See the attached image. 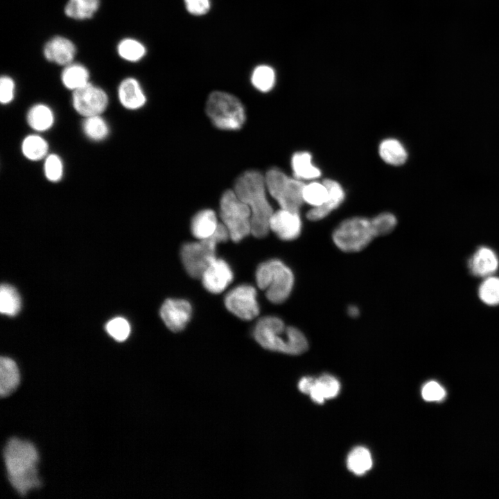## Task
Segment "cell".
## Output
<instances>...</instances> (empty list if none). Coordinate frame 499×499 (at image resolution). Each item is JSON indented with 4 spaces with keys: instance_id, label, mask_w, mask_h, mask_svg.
<instances>
[{
    "instance_id": "cell-1",
    "label": "cell",
    "mask_w": 499,
    "mask_h": 499,
    "mask_svg": "<svg viewBox=\"0 0 499 499\" xmlns=\"http://www.w3.org/2000/svg\"><path fill=\"white\" fill-rule=\"evenodd\" d=\"M3 459L8 480L21 496L41 487L37 470L39 454L32 443L11 438L4 448Z\"/></svg>"
},
{
    "instance_id": "cell-2",
    "label": "cell",
    "mask_w": 499,
    "mask_h": 499,
    "mask_svg": "<svg viewBox=\"0 0 499 499\" xmlns=\"http://www.w3.org/2000/svg\"><path fill=\"white\" fill-rule=\"evenodd\" d=\"M265 180L258 171L248 170L240 175L234 185L236 195L251 211L252 234L265 237L270 230V220L274 213L265 195Z\"/></svg>"
},
{
    "instance_id": "cell-3",
    "label": "cell",
    "mask_w": 499,
    "mask_h": 499,
    "mask_svg": "<svg viewBox=\"0 0 499 499\" xmlns=\"http://www.w3.org/2000/svg\"><path fill=\"white\" fill-rule=\"evenodd\" d=\"M256 341L264 349L289 355H299L308 347V341L298 329L286 326L274 316L264 317L256 323L254 331Z\"/></svg>"
},
{
    "instance_id": "cell-4",
    "label": "cell",
    "mask_w": 499,
    "mask_h": 499,
    "mask_svg": "<svg viewBox=\"0 0 499 499\" xmlns=\"http://www.w3.org/2000/svg\"><path fill=\"white\" fill-rule=\"evenodd\" d=\"M256 279L259 288L265 290L267 298L274 304L286 301L294 285L292 270L279 259L261 263L257 268Z\"/></svg>"
},
{
    "instance_id": "cell-5",
    "label": "cell",
    "mask_w": 499,
    "mask_h": 499,
    "mask_svg": "<svg viewBox=\"0 0 499 499\" xmlns=\"http://www.w3.org/2000/svg\"><path fill=\"white\" fill-rule=\"evenodd\" d=\"M229 238L225 226L219 223L215 233L210 237L198 242H191L183 245L181 258L183 265L193 278H201L204 271L216 259V246Z\"/></svg>"
},
{
    "instance_id": "cell-6",
    "label": "cell",
    "mask_w": 499,
    "mask_h": 499,
    "mask_svg": "<svg viewBox=\"0 0 499 499\" xmlns=\"http://www.w3.org/2000/svg\"><path fill=\"white\" fill-rule=\"evenodd\" d=\"M206 112L214 125L222 130H238L245 120L239 99L224 91H215L209 94Z\"/></svg>"
},
{
    "instance_id": "cell-7",
    "label": "cell",
    "mask_w": 499,
    "mask_h": 499,
    "mask_svg": "<svg viewBox=\"0 0 499 499\" xmlns=\"http://www.w3.org/2000/svg\"><path fill=\"white\" fill-rule=\"evenodd\" d=\"M220 211L222 224L233 241L239 242L252 234L251 211L234 191L227 190L222 194Z\"/></svg>"
},
{
    "instance_id": "cell-8",
    "label": "cell",
    "mask_w": 499,
    "mask_h": 499,
    "mask_svg": "<svg viewBox=\"0 0 499 499\" xmlns=\"http://www.w3.org/2000/svg\"><path fill=\"white\" fill-rule=\"evenodd\" d=\"M374 237L371 219L363 217H353L342 221L332 235L334 244L345 252L361 251Z\"/></svg>"
},
{
    "instance_id": "cell-9",
    "label": "cell",
    "mask_w": 499,
    "mask_h": 499,
    "mask_svg": "<svg viewBox=\"0 0 499 499\" xmlns=\"http://www.w3.org/2000/svg\"><path fill=\"white\" fill-rule=\"evenodd\" d=\"M270 194L281 209L299 212L304 201L305 184L298 179L290 178L277 168L269 170L265 177Z\"/></svg>"
},
{
    "instance_id": "cell-10",
    "label": "cell",
    "mask_w": 499,
    "mask_h": 499,
    "mask_svg": "<svg viewBox=\"0 0 499 499\" xmlns=\"http://www.w3.org/2000/svg\"><path fill=\"white\" fill-rule=\"evenodd\" d=\"M71 100L76 112L84 118L101 115L109 104L106 91L92 82L72 91Z\"/></svg>"
},
{
    "instance_id": "cell-11",
    "label": "cell",
    "mask_w": 499,
    "mask_h": 499,
    "mask_svg": "<svg viewBox=\"0 0 499 499\" xmlns=\"http://www.w3.org/2000/svg\"><path fill=\"white\" fill-rule=\"evenodd\" d=\"M41 53L46 62L62 67L77 60L78 48L69 36L55 34L45 40Z\"/></svg>"
},
{
    "instance_id": "cell-12",
    "label": "cell",
    "mask_w": 499,
    "mask_h": 499,
    "mask_svg": "<svg viewBox=\"0 0 499 499\" xmlns=\"http://www.w3.org/2000/svg\"><path fill=\"white\" fill-rule=\"evenodd\" d=\"M225 305L242 319H252L259 313L256 289L247 284L238 286L230 290L225 296Z\"/></svg>"
},
{
    "instance_id": "cell-13",
    "label": "cell",
    "mask_w": 499,
    "mask_h": 499,
    "mask_svg": "<svg viewBox=\"0 0 499 499\" xmlns=\"http://www.w3.org/2000/svg\"><path fill=\"white\" fill-rule=\"evenodd\" d=\"M192 313L190 303L181 299H167L160 309V316L166 326L172 331L183 330Z\"/></svg>"
},
{
    "instance_id": "cell-14",
    "label": "cell",
    "mask_w": 499,
    "mask_h": 499,
    "mask_svg": "<svg viewBox=\"0 0 499 499\" xmlns=\"http://www.w3.org/2000/svg\"><path fill=\"white\" fill-rule=\"evenodd\" d=\"M270 229L283 240H292L299 237L301 220L299 212L281 209L272 213Z\"/></svg>"
},
{
    "instance_id": "cell-15",
    "label": "cell",
    "mask_w": 499,
    "mask_h": 499,
    "mask_svg": "<svg viewBox=\"0 0 499 499\" xmlns=\"http://www.w3.org/2000/svg\"><path fill=\"white\" fill-rule=\"evenodd\" d=\"M201 278L204 287L209 292L218 294L232 281L234 274L225 260L216 258L206 268Z\"/></svg>"
},
{
    "instance_id": "cell-16",
    "label": "cell",
    "mask_w": 499,
    "mask_h": 499,
    "mask_svg": "<svg viewBox=\"0 0 499 499\" xmlns=\"http://www.w3.org/2000/svg\"><path fill=\"white\" fill-rule=\"evenodd\" d=\"M117 96L121 105L129 110H137L146 102V94L139 81L133 76H126L119 83Z\"/></svg>"
},
{
    "instance_id": "cell-17",
    "label": "cell",
    "mask_w": 499,
    "mask_h": 499,
    "mask_svg": "<svg viewBox=\"0 0 499 499\" xmlns=\"http://www.w3.org/2000/svg\"><path fill=\"white\" fill-rule=\"evenodd\" d=\"M324 184L327 187L329 196L322 204L313 207L306 217L312 221H317L326 217L332 211L337 209L344 200V192L340 184L333 180H325Z\"/></svg>"
},
{
    "instance_id": "cell-18",
    "label": "cell",
    "mask_w": 499,
    "mask_h": 499,
    "mask_svg": "<svg viewBox=\"0 0 499 499\" xmlns=\"http://www.w3.org/2000/svg\"><path fill=\"white\" fill-rule=\"evenodd\" d=\"M60 80L62 86L71 92L91 82L89 67L78 60L61 67Z\"/></svg>"
},
{
    "instance_id": "cell-19",
    "label": "cell",
    "mask_w": 499,
    "mask_h": 499,
    "mask_svg": "<svg viewBox=\"0 0 499 499\" xmlns=\"http://www.w3.org/2000/svg\"><path fill=\"white\" fill-rule=\"evenodd\" d=\"M102 6V0H66L62 12L73 21L85 22L93 19Z\"/></svg>"
},
{
    "instance_id": "cell-20",
    "label": "cell",
    "mask_w": 499,
    "mask_h": 499,
    "mask_svg": "<svg viewBox=\"0 0 499 499\" xmlns=\"http://www.w3.org/2000/svg\"><path fill=\"white\" fill-rule=\"evenodd\" d=\"M114 50L121 61L130 64L141 62L147 54V48L141 40L128 35L116 42Z\"/></svg>"
},
{
    "instance_id": "cell-21",
    "label": "cell",
    "mask_w": 499,
    "mask_h": 499,
    "mask_svg": "<svg viewBox=\"0 0 499 499\" xmlns=\"http://www.w3.org/2000/svg\"><path fill=\"white\" fill-rule=\"evenodd\" d=\"M498 267V259L493 250L480 247L469 261V268L476 276L486 277L493 274Z\"/></svg>"
},
{
    "instance_id": "cell-22",
    "label": "cell",
    "mask_w": 499,
    "mask_h": 499,
    "mask_svg": "<svg viewBox=\"0 0 499 499\" xmlns=\"http://www.w3.org/2000/svg\"><path fill=\"white\" fill-rule=\"evenodd\" d=\"M20 382V374L16 362L2 356L0 359V394L6 397L16 390Z\"/></svg>"
},
{
    "instance_id": "cell-23",
    "label": "cell",
    "mask_w": 499,
    "mask_h": 499,
    "mask_svg": "<svg viewBox=\"0 0 499 499\" xmlns=\"http://www.w3.org/2000/svg\"><path fill=\"white\" fill-rule=\"evenodd\" d=\"M26 121L29 127L37 132L50 130L55 122L51 108L44 103L33 105L28 111Z\"/></svg>"
},
{
    "instance_id": "cell-24",
    "label": "cell",
    "mask_w": 499,
    "mask_h": 499,
    "mask_svg": "<svg viewBox=\"0 0 499 499\" xmlns=\"http://www.w3.org/2000/svg\"><path fill=\"white\" fill-rule=\"evenodd\" d=\"M219 223L215 212L211 209H204L196 213L191 220V233L200 240L211 236L216 231Z\"/></svg>"
},
{
    "instance_id": "cell-25",
    "label": "cell",
    "mask_w": 499,
    "mask_h": 499,
    "mask_svg": "<svg viewBox=\"0 0 499 499\" xmlns=\"http://www.w3.org/2000/svg\"><path fill=\"white\" fill-rule=\"evenodd\" d=\"M49 143L37 134L27 135L22 141L21 150L23 155L28 160L37 161L44 159L49 155Z\"/></svg>"
},
{
    "instance_id": "cell-26",
    "label": "cell",
    "mask_w": 499,
    "mask_h": 499,
    "mask_svg": "<svg viewBox=\"0 0 499 499\" xmlns=\"http://www.w3.org/2000/svg\"><path fill=\"white\" fill-rule=\"evenodd\" d=\"M339 390L340 383L338 380L326 374L316 378L309 395L315 403H323L325 399L335 397Z\"/></svg>"
},
{
    "instance_id": "cell-27",
    "label": "cell",
    "mask_w": 499,
    "mask_h": 499,
    "mask_svg": "<svg viewBox=\"0 0 499 499\" xmlns=\"http://www.w3.org/2000/svg\"><path fill=\"white\" fill-rule=\"evenodd\" d=\"M293 173L298 180H312L321 175L320 170L312 164V156L307 152H298L291 159Z\"/></svg>"
},
{
    "instance_id": "cell-28",
    "label": "cell",
    "mask_w": 499,
    "mask_h": 499,
    "mask_svg": "<svg viewBox=\"0 0 499 499\" xmlns=\"http://www.w3.org/2000/svg\"><path fill=\"white\" fill-rule=\"evenodd\" d=\"M379 155L384 161L394 166L404 164L408 157L405 148L394 139H385L380 143Z\"/></svg>"
},
{
    "instance_id": "cell-29",
    "label": "cell",
    "mask_w": 499,
    "mask_h": 499,
    "mask_svg": "<svg viewBox=\"0 0 499 499\" xmlns=\"http://www.w3.org/2000/svg\"><path fill=\"white\" fill-rule=\"evenodd\" d=\"M21 298L17 290L8 284L0 288V311L2 314L14 316L21 309Z\"/></svg>"
},
{
    "instance_id": "cell-30",
    "label": "cell",
    "mask_w": 499,
    "mask_h": 499,
    "mask_svg": "<svg viewBox=\"0 0 499 499\" xmlns=\"http://www.w3.org/2000/svg\"><path fill=\"white\" fill-rule=\"evenodd\" d=\"M82 128L86 137L94 141L105 139L110 133L108 124L101 115L85 117Z\"/></svg>"
},
{
    "instance_id": "cell-31",
    "label": "cell",
    "mask_w": 499,
    "mask_h": 499,
    "mask_svg": "<svg viewBox=\"0 0 499 499\" xmlns=\"http://www.w3.org/2000/svg\"><path fill=\"white\" fill-rule=\"evenodd\" d=\"M347 464L349 470L354 474L357 475H363L372 466L371 454L365 448H355L349 453Z\"/></svg>"
},
{
    "instance_id": "cell-32",
    "label": "cell",
    "mask_w": 499,
    "mask_h": 499,
    "mask_svg": "<svg viewBox=\"0 0 499 499\" xmlns=\"http://www.w3.org/2000/svg\"><path fill=\"white\" fill-rule=\"evenodd\" d=\"M251 81L256 89L267 92L271 90L274 85V71L268 65H259L252 71Z\"/></svg>"
},
{
    "instance_id": "cell-33",
    "label": "cell",
    "mask_w": 499,
    "mask_h": 499,
    "mask_svg": "<svg viewBox=\"0 0 499 499\" xmlns=\"http://www.w3.org/2000/svg\"><path fill=\"white\" fill-rule=\"evenodd\" d=\"M328 196L329 191L324 182H312L304 186V201L313 207L319 206L324 203Z\"/></svg>"
},
{
    "instance_id": "cell-34",
    "label": "cell",
    "mask_w": 499,
    "mask_h": 499,
    "mask_svg": "<svg viewBox=\"0 0 499 499\" xmlns=\"http://www.w3.org/2000/svg\"><path fill=\"white\" fill-rule=\"evenodd\" d=\"M480 299L488 305L499 304V278L489 277L480 285L478 290Z\"/></svg>"
},
{
    "instance_id": "cell-35",
    "label": "cell",
    "mask_w": 499,
    "mask_h": 499,
    "mask_svg": "<svg viewBox=\"0 0 499 499\" xmlns=\"http://www.w3.org/2000/svg\"><path fill=\"white\" fill-rule=\"evenodd\" d=\"M44 173L45 177L51 182H58L64 173V164L62 159L56 154H49L44 159Z\"/></svg>"
},
{
    "instance_id": "cell-36",
    "label": "cell",
    "mask_w": 499,
    "mask_h": 499,
    "mask_svg": "<svg viewBox=\"0 0 499 499\" xmlns=\"http://www.w3.org/2000/svg\"><path fill=\"white\" fill-rule=\"evenodd\" d=\"M371 222L375 236H380L392 231L396 225L397 220L392 213L385 212L371 218Z\"/></svg>"
},
{
    "instance_id": "cell-37",
    "label": "cell",
    "mask_w": 499,
    "mask_h": 499,
    "mask_svg": "<svg viewBox=\"0 0 499 499\" xmlns=\"http://www.w3.org/2000/svg\"><path fill=\"white\" fill-rule=\"evenodd\" d=\"M105 329L108 334L119 342L125 340L130 333L128 322L120 317L110 320L107 323Z\"/></svg>"
},
{
    "instance_id": "cell-38",
    "label": "cell",
    "mask_w": 499,
    "mask_h": 499,
    "mask_svg": "<svg viewBox=\"0 0 499 499\" xmlns=\"http://www.w3.org/2000/svg\"><path fill=\"white\" fill-rule=\"evenodd\" d=\"M16 94V82L8 74H3L0 77V102L3 105L10 103Z\"/></svg>"
},
{
    "instance_id": "cell-39",
    "label": "cell",
    "mask_w": 499,
    "mask_h": 499,
    "mask_svg": "<svg viewBox=\"0 0 499 499\" xmlns=\"http://www.w3.org/2000/svg\"><path fill=\"white\" fill-rule=\"evenodd\" d=\"M444 396V388L436 382H429L423 387L422 396L426 401H438L443 399Z\"/></svg>"
},
{
    "instance_id": "cell-40",
    "label": "cell",
    "mask_w": 499,
    "mask_h": 499,
    "mask_svg": "<svg viewBox=\"0 0 499 499\" xmlns=\"http://www.w3.org/2000/svg\"><path fill=\"white\" fill-rule=\"evenodd\" d=\"M187 11L195 16L207 14L211 8L210 0H184Z\"/></svg>"
},
{
    "instance_id": "cell-41",
    "label": "cell",
    "mask_w": 499,
    "mask_h": 499,
    "mask_svg": "<svg viewBox=\"0 0 499 499\" xmlns=\"http://www.w3.org/2000/svg\"><path fill=\"white\" fill-rule=\"evenodd\" d=\"M316 378L312 377H304L302 378L298 384V388L300 392L304 394H309L312 389Z\"/></svg>"
}]
</instances>
